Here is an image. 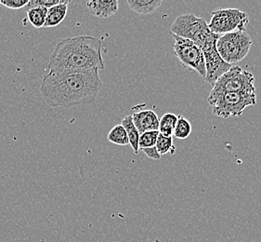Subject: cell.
<instances>
[{
    "label": "cell",
    "instance_id": "obj_1",
    "mask_svg": "<svg viewBox=\"0 0 261 242\" xmlns=\"http://www.w3.org/2000/svg\"><path fill=\"white\" fill-rule=\"evenodd\" d=\"M99 70L50 72L42 80V97L51 107L71 108L94 103L102 82Z\"/></svg>",
    "mask_w": 261,
    "mask_h": 242
},
{
    "label": "cell",
    "instance_id": "obj_15",
    "mask_svg": "<svg viewBox=\"0 0 261 242\" xmlns=\"http://www.w3.org/2000/svg\"><path fill=\"white\" fill-rule=\"evenodd\" d=\"M178 121V116L172 113H167L159 119L158 132L166 137H173L174 130Z\"/></svg>",
    "mask_w": 261,
    "mask_h": 242
},
{
    "label": "cell",
    "instance_id": "obj_20",
    "mask_svg": "<svg viewBox=\"0 0 261 242\" xmlns=\"http://www.w3.org/2000/svg\"><path fill=\"white\" fill-rule=\"evenodd\" d=\"M159 135L158 131H151L141 133L139 139V149L153 148L156 143L157 137Z\"/></svg>",
    "mask_w": 261,
    "mask_h": 242
},
{
    "label": "cell",
    "instance_id": "obj_8",
    "mask_svg": "<svg viewBox=\"0 0 261 242\" xmlns=\"http://www.w3.org/2000/svg\"><path fill=\"white\" fill-rule=\"evenodd\" d=\"M171 36L174 37L175 40L173 46L174 55L185 68L196 71L204 79L206 72L204 53L202 52L201 47L186 38L178 37L174 34H171Z\"/></svg>",
    "mask_w": 261,
    "mask_h": 242
},
{
    "label": "cell",
    "instance_id": "obj_18",
    "mask_svg": "<svg viewBox=\"0 0 261 242\" xmlns=\"http://www.w3.org/2000/svg\"><path fill=\"white\" fill-rule=\"evenodd\" d=\"M191 132H192V124L190 123V121L183 116H178L173 136L179 140H184L190 136Z\"/></svg>",
    "mask_w": 261,
    "mask_h": 242
},
{
    "label": "cell",
    "instance_id": "obj_3",
    "mask_svg": "<svg viewBox=\"0 0 261 242\" xmlns=\"http://www.w3.org/2000/svg\"><path fill=\"white\" fill-rule=\"evenodd\" d=\"M170 33L195 43L203 50L210 45H215L218 35L210 31L208 25L204 18L193 13L181 14L176 18L170 27Z\"/></svg>",
    "mask_w": 261,
    "mask_h": 242
},
{
    "label": "cell",
    "instance_id": "obj_14",
    "mask_svg": "<svg viewBox=\"0 0 261 242\" xmlns=\"http://www.w3.org/2000/svg\"><path fill=\"white\" fill-rule=\"evenodd\" d=\"M121 125L124 127L125 132L128 137V141L131 148L135 154L139 153V139H140V132L137 130L136 126L132 119V116H126L122 119Z\"/></svg>",
    "mask_w": 261,
    "mask_h": 242
},
{
    "label": "cell",
    "instance_id": "obj_21",
    "mask_svg": "<svg viewBox=\"0 0 261 242\" xmlns=\"http://www.w3.org/2000/svg\"><path fill=\"white\" fill-rule=\"evenodd\" d=\"M28 3V0H5L1 1V5L5 6L6 8L11 10H20L24 8Z\"/></svg>",
    "mask_w": 261,
    "mask_h": 242
},
{
    "label": "cell",
    "instance_id": "obj_16",
    "mask_svg": "<svg viewBox=\"0 0 261 242\" xmlns=\"http://www.w3.org/2000/svg\"><path fill=\"white\" fill-rule=\"evenodd\" d=\"M47 9L45 7H37L27 11L28 21L32 26L36 28H42L45 26L46 17H47Z\"/></svg>",
    "mask_w": 261,
    "mask_h": 242
},
{
    "label": "cell",
    "instance_id": "obj_23",
    "mask_svg": "<svg viewBox=\"0 0 261 242\" xmlns=\"http://www.w3.org/2000/svg\"><path fill=\"white\" fill-rule=\"evenodd\" d=\"M0 5H1V1H0Z\"/></svg>",
    "mask_w": 261,
    "mask_h": 242
},
{
    "label": "cell",
    "instance_id": "obj_19",
    "mask_svg": "<svg viewBox=\"0 0 261 242\" xmlns=\"http://www.w3.org/2000/svg\"><path fill=\"white\" fill-rule=\"evenodd\" d=\"M155 148H156L157 151L161 155V157L167 153H170V154L175 153V147L173 146L172 137L164 136L160 133L157 137Z\"/></svg>",
    "mask_w": 261,
    "mask_h": 242
},
{
    "label": "cell",
    "instance_id": "obj_17",
    "mask_svg": "<svg viewBox=\"0 0 261 242\" xmlns=\"http://www.w3.org/2000/svg\"><path fill=\"white\" fill-rule=\"evenodd\" d=\"M107 139L109 142L112 143H115L117 146H127L129 144V141H128V137L125 132V130L124 127L122 125H116L111 130L108 135H107Z\"/></svg>",
    "mask_w": 261,
    "mask_h": 242
},
{
    "label": "cell",
    "instance_id": "obj_4",
    "mask_svg": "<svg viewBox=\"0 0 261 242\" xmlns=\"http://www.w3.org/2000/svg\"><path fill=\"white\" fill-rule=\"evenodd\" d=\"M207 102L215 116L228 118L241 116L246 107L256 106V95L245 92H210Z\"/></svg>",
    "mask_w": 261,
    "mask_h": 242
},
{
    "label": "cell",
    "instance_id": "obj_6",
    "mask_svg": "<svg viewBox=\"0 0 261 242\" xmlns=\"http://www.w3.org/2000/svg\"><path fill=\"white\" fill-rule=\"evenodd\" d=\"M249 17L245 11L235 8L219 9L212 11L208 27L215 35L221 36L235 31H246Z\"/></svg>",
    "mask_w": 261,
    "mask_h": 242
},
{
    "label": "cell",
    "instance_id": "obj_11",
    "mask_svg": "<svg viewBox=\"0 0 261 242\" xmlns=\"http://www.w3.org/2000/svg\"><path fill=\"white\" fill-rule=\"evenodd\" d=\"M118 1H100V0H92L87 2V7L89 12L92 15L96 16L100 19H106L111 16L115 15L118 11Z\"/></svg>",
    "mask_w": 261,
    "mask_h": 242
},
{
    "label": "cell",
    "instance_id": "obj_22",
    "mask_svg": "<svg viewBox=\"0 0 261 242\" xmlns=\"http://www.w3.org/2000/svg\"><path fill=\"white\" fill-rule=\"evenodd\" d=\"M143 153L146 155L147 157L151 159H154V160H158L161 158V155L159 154V152L157 151L156 148L153 147V148H145V149H142Z\"/></svg>",
    "mask_w": 261,
    "mask_h": 242
},
{
    "label": "cell",
    "instance_id": "obj_7",
    "mask_svg": "<svg viewBox=\"0 0 261 242\" xmlns=\"http://www.w3.org/2000/svg\"><path fill=\"white\" fill-rule=\"evenodd\" d=\"M210 92L256 93L255 78L249 71L243 70L240 66L234 65L215 82L213 89Z\"/></svg>",
    "mask_w": 261,
    "mask_h": 242
},
{
    "label": "cell",
    "instance_id": "obj_9",
    "mask_svg": "<svg viewBox=\"0 0 261 242\" xmlns=\"http://www.w3.org/2000/svg\"><path fill=\"white\" fill-rule=\"evenodd\" d=\"M204 53V63H205V78L204 80L208 84L214 85L215 82L220 79L221 76L227 73L232 65L224 62L220 57L217 51L216 44L210 45L202 50Z\"/></svg>",
    "mask_w": 261,
    "mask_h": 242
},
{
    "label": "cell",
    "instance_id": "obj_12",
    "mask_svg": "<svg viewBox=\"0 0 261 242\" xmlns=\"http://www.w3.org/2000/svg\"><path fill=\"white\" fill-rule=\"evenodd\" d=\"M71 1L67 0L63 4L51 7L47 9V17L44 27H55L59 26L65 19L68 11V5Z\"/></svg>",
    "mask_w": 261,
    "mask_h": 242
},
{
    "label": "cell",
    "instance_id": "obj_10",
    "mask_svg": "<svg viewBox=\"0 0 261 242\" xmlns=\"http://www.w3.org/2000/svg\"><path fill=\"white\" fill-rule=\"evenodd\" d=\"M134 125L140 134L143 132L158 131L159 118L155 112L152 110H141L135 112L132 115Z\"/></svg>",
    "mask_w": 261,
    "mask_h": 242
},
{
    "label": "cell",
    "instance_id": "obj_2",
    "mask_svg": "<svg viewBox=\"0 0 261 242\" xmlns=\"http://www.w3.org/2000/svg\"><path fill=\"white\" fill-rule=\"evenodd\" d=\"M102 43L98 37L79 36L61 40L54 47L47 67L50 72L103 70Z\"/></svg>",
    "mask_w": 261,
    "mask_h": 242
},
{
    "label": "cell",
    "instance_id": "obj_5",
    "mask_svg": "<svg viewBox=\"0 0 261 242\" xmlns=\"http://www.w3.org/2000/svg\"><path fill=\"white\" fill-rule=\"evenodd\" d=\"M252 43L247 32L235 31L219 36L216 47L222 60L232 65L246 58Z\"/></svg>",
    "mask_w": 261,
    "mask_h": 242
},
{
    "label": "cell",
    "instance_id": "obj_13",
    "mask_svg": "<svg viewBox=\"0 0 261 242\" xmlns=\"http://www.w3.org/2000/svg\"><path fill=\"white\" fill-rule=\"evenodd\" d=\"M127 5L131 11H135L138 14L146 15L151 14L156 11L162 5V0H127Z\"/></svg>",
    "mask_w": 261,
    "mask_h": 242
}]
</instances>
